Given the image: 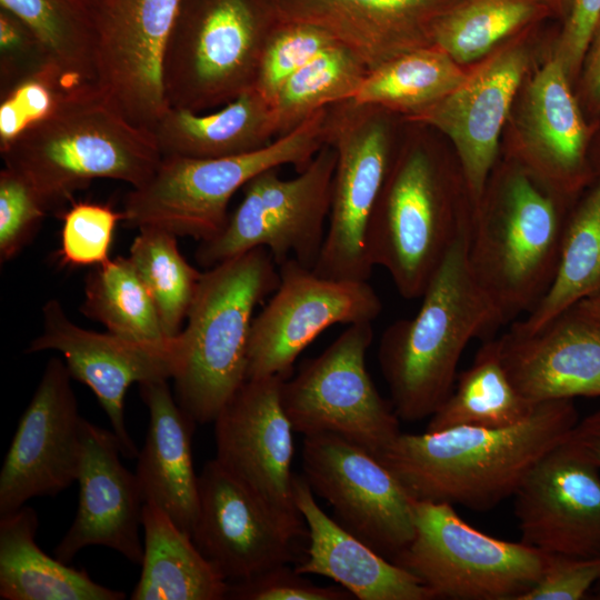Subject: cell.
I'll use <instances>...</instances> for the list:
<instances>
[{
	"label": "cell",
	"mask_w": 600,
	"mask_h": 600,
	"mask_svg": "<svg viewBox=\"0 0 600 600\" xmlns=\"http://www.w3.org/2000/svg\"><path fill=\"white\" fill-rule=\"evenodd\" d=\"M577 97L583 113L600 116V17L592 32L582 67L576 82Z\"/></svg>",
	"instance_id": "obj_47"
},
{
	"label": "cell",
	"mask_w": 600,
	"mask_h": 600,
	"mask_svg": "<svg viewBox=\"0 0 600 600\" xmlns=\"http://www.w3.org/2000/svg\"><path fill=\"white\" fill-rule=\"evenodd\" d=\"M369 70L348 49L333 46L293 73L272 101L276 138L290 133L317 111L352 99Z\"/></svg>",
	"instance_id": "obj_36"
},
{
	"label": "cell",
	"mask_w": 600,
	"mask_h": 600,
	"mask_svg": "<svg viewBox=\"0 0 600 600\" xmlns=\"http://www.w3.org/2000/svg\"><path fill=\"white\" fill-rule=\"evenodd\" d=\"M120 454L113 431L83 419L79 501L70 528L54 548L60 561L69 563L83 548L103 546L141 564L144 501L136 473L122 464Z\"/></svg>",
	"instance_id": "obj_22"
},
{
	"label": "cell",
	"mask_w": 600,
	"mask_h": 600,
	"mask_svg": "<svg viewBox=\"0 0 600 600\" xmlns=\"http://www.w3.org/2000/svg\"><path fill=\"white\" fill-rule=\"evenodd\" d=\"M517 37L469 71L447 96L404 118L450 139L472 207L494 170L500 134L528 68V52Z\"/></svg>",
	"instance_id": "obj_19"
},
{
	"label": "cell",
	"mask_w": 600,
	"mask_h": 600,
	"mask_svg": "<svg viewBox=\"0 0 600 600\" xmlns=\"http://www.w3.org/2000/svg\"><path fill=\"white\" fill-rule=\"evenodd\" d=\"M572 198L516 162L472 207L468 263L501 324L529 313L549 289Z\"/></svg>",
	"instance_id": "obj_3"
},
{
	"label": "cell",
	"mask_w": 600,
	"mask_h": 600,
	"mask_svg": "<svg viewBox=\"0 0 600 600\" xmlns=\"http://www.w3.org/2000/svg\"><path fill=\"white\" fill-rule=\"evenodd\" d=\"M336 163V150L324 144L292 179L280 178L279 168L258 173L241 189L242 200L223 230L200 241L197 262L211 268L266 248L278 267L293 258L313 269L326 239Z\"/></svg>",
	"instance_id": "obj_11"
},
{
	"label": "cell",
	"mask_w": 600,
	"mask_h": 600,
	"mask_svg": "<svg viewBox=\"0 0 600 600\" xmlns=\"http://www.w3.org/2000/svg\"><path fill=\"white\" fill-rule=\"evenodd\" d=\"M454 176L424 141L410 140L399 146L373 208L369 260L407 300L422 297L471 216L456 207L463 176Z\"/></svg>",
	"instance_id": "obj_6"
},
{
	"label": "cell",
	"mask_w": 600,
	"mask_h": 600,
	"mask_svg": "<svg viewBox=\"0 0 600 600\" xmlns=\"http://www.w3.org/2000/svg\"><path fill=\"white\" fill-rule=\"evenodd\" d=\"M22 21L47 58L69 77L96 83L90 17L69 0H0Z\"/></svg>",
	"instance_id": "obj_38"
},
{
	"label": "cell",
	"mask_w": 600,
	"mask_h": 600,
	"mask_svg": "<svg viewBox=\"0 0 600 600\" xmlns=\"http://www.w3.org/2000/svg\"><path fill=\"white\" fill-rule=\"evenodd\" d=\"M372 322L349 324L318 357L282 381L283 409L296 432L333 433L379 457L401 433L391 401L366 367Z\"/></svg>",
	"instance_id": "obj_12"
},
{
	"label": "cell",
	"mask_w": 600,
	"mask_h": 600,
	"mask_svg": "<svg viewBox=\"0 0 600 600\" xmlns=\"http://www.w3.org/2000/svg\"><path fill=\"white\" fill-rule=\"evenodd\" d=\"M198 514L191 534L202 556L228 581L300 561L303 519L274 510L214 458L198 476Z\"/></svg>",
	"instance_id": "obj_16"
},
{
	"label": "cell",
	"mask_w": 600,
	"mask_h": 600,
	"mask_svg": "<svg viewBox=\"0 0 600 600\" xmlns=\"http://www.w3.org/2000/svg\"><path fill=\"white\" fill-rule=\"evenodd\" d=\"M569 440L600 468V408L579 419Z\"/></svg>",
	"instance_id": "obj_48"
},
{
	"label": "cell",
	"mask_w": 600,
	"mask_h": 600,
	"mask_svg": "<svg viewBox=\"0 0 600 600\" xmlns=\"http://www.w3.org/2000/svg\"><path fill=\"white\" fill-rule=\"evenodd\" d=\"M326 108L288 134L244 154L197 159L163 156L152 177L123 204L127 227H153L199 241L219 234L232 196L258 173L291 164L302 171L324 146Z\"/></svg>",
	"instance_id": "obj_8"
},
{
	"label": "cell",
	"mask_w": 600,
	"mask_h": 600,
	"mask_svg": "<svg viewBox=\"0 0 600 600\" xmlns=\"http://www.w3.org/2000/svg\"><path fill=\"white\" fill-rule=\"evenodd\" d=\"M579 419L572 399L543 401L509 427L400 433L378 458L414 500L487 511L513 497L533 466L569 437Z\"/></svg>",
	"instance_id": "obj_1"
},
{
	"label": "cell",
	"mask_w": 600,
	"mask_h": 600,
	"mask_svg": "<svg viewBox=\"0 0 600 600\" xmlns=\"http://www.w3.org/2000/svg\"><path fill=\"white\" fill-rule=\"evenodd\" d=\"M578 303L600 319V290Z\"/></svg>",
	"instance_id": "obj_49"
},
{
	"label": "cell",
	"mask_w": 600,
	"mask_h": 600,
	"mask_svg": "<svg viewBox=\"0 0 600 600\" xmlns=\"http://www.w3.org/2000/svg\"><path fill=\"white\" fill-rule=\"evenodd\" d=\"M600 581V558L549 553L538 581L518 600H580Z\"/></svg>",
	"instance_id": "obj_44"
},
{
	"label": "cell",
	"mask_w": 600,
	"mask_h": 600,
	"mask_svg": "<svg viewBox=\"0 0 600 600\" xmlns=\"http://www.w3.org/2000/svg\"><path fill=\"white\" fill-rule=\"evenodd\" d=\"M60 263L69 267L107 262L113 232L123 213L109 204L74 202L62 216Z\"/></svg>",
	"instance_id": "obj_41"
},
{
	"label": "cell",
	"mask_w": 600,
	"mask_h": 600,
	"mask_svg": "<svg viewBox=\"0 0 600 600\" xmlns=\"http://www.w3.org/2000/svg\"><path fill=\"white\" fill-rule=\"evenodd\" d=\"M278 268L279 286L251 323L247 380L290 378L298 356L324 330L373 322L382 311L368 281L324 278L293 258Z\"/></svg>",
	"instance_id": "obj_14"
},
{
	"label": "cell",
	"mask_w": 600,
	"mask_h": 600,
	"mask_svg": "<svg viewBox=\"0 0 600 600\" xmlns=\"http://www.w3.org/2000/svg\"><path fill=\"white\" fill-rule=\"evenodd\" d=\"M139 389L149 410L148 431L134 472L142 499L163 510L191 537L199 501L192 460L197 422L181 409L168 380L143 382Z\"/></svg>",
	"instance_id": "obj_27"
},
{
	"label": "cell",
	"mask_w": 600,
	"mask_h": 600,
	"mask_svg": "<svg viewBox=\"0 0 600 600\" xmlns=\"http://www.w3.org/2000/svg\"><path fill=\"white\" fill-rule=\"evenodd\" d=\"M337 44L319 27L284 20L266 47L254 89L272 103L282 84L293 73Z\"/></svg>",
	"instance_id": "obj_40"
},
{
	"label": "cell",
	"mask_w": 600,
	"mask_h": 600,
	"mask_svg": "<svg viewBox=\"0 0 600 600\" xmlns=\"http://www.w3.org/2000/svg\"><path fill=\"white\" fill-rule=\"evenodd\" d=\"M537 403L513 386L497 339H488L472 364L462 371L443 404L430 417L426 431L470 426L503 428L526 419Z\"/></svg>",
	"instance_id": "obj_32"
},
{
	"label": "cell",
	"mask_w": 600,
	"mask_h": 600,
	"mask_svg": "<svg viewBox=\"0 0 600 600\" xmlns=\"http://www.w3.org/2000/svg\"><path fill=\"white\" fill-rule=\"evenodd\" d=\"M403 117L353 99L326 107L324 144L337 153L326 239L313 271L324 278L368 281L370 218L399 148Z\"/></svg>",
	"instance_id": "obj_9"
},
{
	"label": "cell",
	"mask_w": 600,
	"mask_h": 600,
	"mask_svg": "<svg viewBox=\"0 0 600 600\" xmlns=\"http://www.w3.org/2000/svg\"><path fill=\"white\" fill-rule=\"evenodd\" d=\"M302 469L333 519L383 557L392 560L411 541L414 499L377 456L333 433L311 434Z\"/></svg>",
	"instance_id": "obj_15"
},
{
	"label": "cell",
	"mask_w": 600,
	"mask_h": 600,
	"mask_svg": "<svg viewBox=\"0 0 600 600\" xmlns=\"http://www.w3.org/2000/svg\"><path fill=\"white\" fill-rule=\"evenodd\" d=\"M414 533L392 559L434 596L518 600L540 578L549 553L473 528L447 502L413 500Z\"/></svg>",
	"instance_id": "obj_10"
},
{
	"label": "cell",
	"mask_w": 600,
	"mask_h": 600,
	"mask_svg": "<svg viewBox=\"0 0 600 600\" xmlns=\"http://www.w3.org/2000/svg\"><path fill=\"white\" fill-rule=\"evenodd\" d=\"M152 132L162 157L197 159L244 154L276 139L272 104L254 88L210 113L170 107Z\"/></svg>",
	"instance_id": "obj_28"
},
{
	"label": "cell",
	"mask_w": 600,
	"mask_h": 600,
	"mask_svg": "<svg viewBox=\"0 0 600 600\" xmlns=\"http://www.w3.org/2000/svg\"><path fill=\"white\" fill-rule=\"evenodd\" d=\"M468 73L434 46L409 52L369 71L352 99L408 118L447 96L466 80Z\"/></svg>",
	"instance_id": "obj_34"
},
{
	"label": "cell",
	"mask_w": 600,
	"mask_h": 600,
	"mask_svg": "<svg viewBox=\"0 0 600 600\" xmlns=\"http://www.w3.org/2000/svg\"><path fill=\"white\" fill-rule=\"evenodd\" d=\"M48 210L28 182L3 167L0 171V260L17 257L38 232Z\"/></svg>",
	"instance_id": "obj_42"
},
{
	"label": "cell",
	"mask_w": 600,
	"mask_h": 600,
	"mask_svg": "<svg viewBox=\"0 0 600 600\" xmlns=\"http://www.w3.org/2000/svg\"><path fill=\"white\" fill-rule=\"evenodd\" d=\"M86 83L90 82L76 80L47 61L0 91V151Z\"/></svg>",
	"instance_id": "obj_39"
},
{
	"label": "cell",
	"mask_w": 600,
	"mask_h": 600,
	"mask_svg": "<svg viewBox=\"0 0 600 600\" xmlns=\"http://www.w3.org/2000/svg\"><path fill=\"white\" fill-rule=\"evenodd\" d=\"M42 316L43 330L26 352L62 353L71 378L89 387L107 413L122 456L137 458L139 450L124 422L126 393L133 383L173 379L180 362L178 337L151 344L90 331L74 324L56 299L46 302Z\"/></svg>",
	"instance_id": "obj_18"
},
{
	"label": "cell",
	"mask_w": 600,
	"mask_h": 600,
	"mask_svg": "<svg viewBox=\"0 0 600 600\" xmlns=\"http://www.w3.org/2000/svg\"><path fill=\"white\" fill-rule=\"evenodd\" d=\"M0 152L48 212L96 179L141 187L162 159L153 132L131 123L96 83L70 91Z\"/></svg>",
	"instance_id": "obj_4"
},
{
	"label": "cell",
	"mask_w": 600,
	"mask_h": 600,
	"mask_svg": "<svg viewBox=\"0 0 600 600\" xmlns=\"http://www.w3.org/2000/svg\"><path fill=\"white\" fill-rule=\"evenodd\" d=\"M66 363L52 357L22 413L0 472V517L78 479L83 419Z\"/></svg>",
	"instance_id": "obj_17"
},
{
	"label": "cell",
	"mask_w": 600,
	"mask_h": 600,
	"mask_svg": "<svg viewBox=\"0 0 600 600\" xmlns=\"http://www.w3.org/2000/svg\"><path fill=\"white\" fill-rule=\"evenodd\" d=\"M279 376L248 379L216 418V459L281 514L303 519L293 499L292 424Z\"/></svg>",
	"instance_id": "obj_21"
},
{
	"label": "cell",
	"mask_w": 600,
	"mask_h": 600,
	"mask_svg": "<svg viewBox=\"0 0 600 600\" xmlns=\"http://www.w3.org/2000/svg\"><path fill=\"white\" fill-rule=\"evenodd\" d=\"M571 1H572V0H561L562 6H563V9H564V17H566V14H567V12H568V10H569V7H570V4H571Z\"/></svg>",
	"instance_id": "obj_51"
},
{
	"label": "cell",
	"mask_w": 600,
	"mask_h": 600,
	"mask_svg": "<svg viewBox=\"0 0 600 600\" xmlns=\"http://www.w3.org/2000/svg\"><path fill=\"white\" fill-rule=\"evenodd\" d=\"M180 0H98L89 12L96 84L134 126L169 109L163 62Z\"/></svg>",
	"instance_id": "obj_13"
},
{
	"label": "cell",
	"mask_w": 600,
	"mask_h": 600,
	"mask_svg": "<svg viewBox=\"0 0 600 600\" xmlns=\"http://www.w3.org/2000/svg\"><path fill=\"white\" fill-rule=\"evenodd\" d=\"M524 139L517 162L560 192L576 197L589 182L590 127L562 63L552 54L529 82Z\"/></svg>",
	"instance_id": "obj_25"
},
{
	"label": "cell",
	"mask_w": 600,
	"mask_h": 600,
	"mask_svg": "<svg viewBox=\"0 0 600 600\" xmlns=\"http://www.w3.org/2000/svg\"><path fill=\"white\" fill-rule=\"evenodd\" d=\"M503 366L532 403L600 397V319L577 303L531 333L497 338Z\"/></svg>",
	"instance_id": "obj_24"
},
{
	"label": "cell",
	"mask_w": 600,
	"mask_h": 600,
	"mask_svg": "<svg viewBox=\"0 0 600 600\" xmlns=\"http://www.w3.org/2000/svg\"><path fill=\"white\" fill-rule=\"evenodd\" d=\"M143 559L131 600H222L228 581L159 507L142 510Z\"/></svg>",
	"instance_id": "obj_30"
},
{
	"label": "cell",
	"mask_w": 600,
	"mask_h": 600,
	"mask_svg": "<svg viewBox=\"0 0 600 600\" xmlns=\"http://www.w3.org/2000/svg\"><path fill=\"white\" fill-rule=\"evenodd\" d=\"M283 21L276 0H180L163 62L169 108L204 112L253 89Z\"/></svg>",
	"instance_id": "obj_7"
},
{
	"label": "cell",
	"mask_w": 600,
	"mask_h": 600,
	"mask_svg": "<svg viewBox=\"0 0 600 600\" xmlns=\"http://www.w3.org/2000/svg\"><path fill=\"white\" fill-rule=\"evenodd\" d=\"M289 564L262 571L249 579L228 582L226 599L233 600H350L342 587H322L303 578Z\"/></svg>",
	"instance_id": "obj_43"
},
{
	"label": "cell",
	"mask_w": 600,
	"mask_h": 600,
	"mask_svg": "<svg viewBox=\"0 0 600 600\" xmlns=\"http://www.w3.org/2000/svg\"><path fill=\"white\" fill-rule=\"evenodd\" d=\"M600 290V179L571 210L549 289L537 306L510 328L531 333Z\"/></svg>",
	"instance_id": "obj_31"
},
{
	"label": "cell",
	"mask_w": 600,
	"mask_h": 600,
	"mask_svg": "<svg viewBox=\"0 0 600 600\" xmlns=\"http://www.w3.org/2000/svg\"><path fill=\"white\" fill-rule=\"evenodd\" d=\"M138 230L128 259L149 291L166 334L176 338L187 320L202 272L181 254L176 234L153 227Z\"/></svg>",
	"instance_id": "obj_37"
},
{
	"label": "cell",
	"mask_w": 600,
	"mask_h": 600,
	"mask_svg": "<svg viewBox=\"0 0 600 600\" xmlns=\"http://www.w3.org/2000/svg\"><path fill=\"white\" fill-rule=\"evenodd\" d=\"M47 61L50 60L27 26L0 8V91Z\"/></svg>",
	"instance_id": "obj_45"
},
{
	"label": "cell",
	"mask_w": 600,
	"mask_h": 600,
	"mask_svg": "<svg viewBox=\"0 0 600 600\" xmlns=\"http://www.w3.org/2000/svg\"><path fill=\"white\" fill-rule=\"evenodd\" d=\"M550 18H564L561 0H464L441 22L436 47L464 66Z\"/></svg>",
	"instance_id": "obj_33"
},
{
	"label": "cell",
	"mask_w": 600,
	"mask_h": 600,
	"mask_svg": "<svg viewBox=\"0 0 600 600\" xmlns=\"http://www.w3.org/2000/svg\"><path fill=\"white\" fill-rule=\"evenodd\" d=\"M470 218L426 288L418 312L392 322L380 338L378 361L400 420L430 418L450 396L467 344L501 326L468 263Z\"/></svg>",
	"instance_id": "obj_2"
},
{
	"label": "cell",
	"mask_w": 600,
	"mask_h": 600,
	"mask_svg": "<svg viewBox=\"0 0 600 600\" xmlns=\"http://www.w3.org/2000/svg\"><path fill=\"white\" fill-rule=\"evenodd\" d=\"M596 587V598L597 599H600V581L594 586Z\"/></svg>",
	"instance_id": "obj_52"
},
{
	"label": "cell",
	"mask_w": 600,
	"mask_h": 600,
	"mask_svg": "<svg viewBox=\"0 0 600 600\" xmlns=\"http://www.w3.org/2000/svg\"><path fill=\"white\" fill-rule=\"evenodd\" d=\"M80 311L118 337L151 344L169 338L156 304L128 257L96 266L87 276Z\"/></svg>",
	"instance_id": "obj_35"
},
{
	"label": "cell",
	"mask_w": 600,
	"mask_h": 600,
	"mask_svg": "<svg viewBox=\"0 0 600 600\" xmlns=\"http://www.w3.org/2000/svg\"><path fill=\"white\" fill-rule=\"evenodd\" d=\"M513 498L523 543L600 558V468L569 437L533 466Z\"/></svg>",
	"instance_id": "obj_20"
},
{
	"label": "cell",
	"mask_w": 600,
	"mask_h": 600,
	"mask_svg": "<svg viewBox=\"0 0 600 600\" xmlns=\"http://www.w3.org/2000/svg\"><path fill=\"white\" fill-rule=\"evenodd\" d=\"M72 2L76 7L84 11L88 16L92 7L96 4L98 0H69Z\"/></svg>",
	"instance_id": "obj_50"
},
{
	"label": "cell",
	"mask_w": 600,
	"mask_h": 600,
	"mask_svg": "<svg viewBox=\"0 0 600 600\" xmlns=\"http://www.w3.org/2000/svg\"><path fill=\"white\" fill-rule=\"evenodd\" d=\"M293 499L309 540L306 557L294 567L299 573L330 578L359 600L434 599L413 574L329 517L302 474H294Z\"/></svg>",
	"instance_id": "obj_26"
},
{
	"label": "cell",
	"mask_w": 600,
	"mask_h": 600,
	"mask_svg": "<svg viewBox=\"0 0 600 600\" xmlns=\"http://www.w3.org/2000/svg\"><path fill=\"white\" fill-rule=\"evenodd\" d=\"M600 17V0H572L562 20L553 56L570 81L578 80L592 32Z\"/></svg>",
	"instance_id": "obj_46"
},
{
	"label": "cell",
	"mask_w": 600,
	"mask_h": 600,
	"mask_svg": "<svg viewBox=\"0 0 600 600\" xmlns=\"http://www.w3.org/2000/svg\"><path fill=\"white\" fill-rule=\"evenodd\" d=\"M464 0H276L283 20L328 32L369 70L436 46L444 18Z\"/></svg>",
	"instance_id": "obj_23"
},
{
	"label": "cell",
	"mask_w": 600,
	"mask_h": 600,
	"mask_svg": "<svg viewBox=\"0 0 600 600\" xmlns=\"http://www.w3.org/2000/svg\"><path fill=\"white\" fill-rule=\"evenodd\" d=\"M39 519L23 506L0 517V599L122 600L124 592L93 581L84 569L51 558L36 542Z\"/></svg>",
	"instance_id": "obj_29"
},
{
	"label": "cell",
	"mask_w": 600,
	"mask_h": 600,
	"mask_svg": "<svg viewBox=\"0 0 600 600\" xmlns=\"http://www.w3.org/2000/svg\"><path fill=\"white\" fill-rule=\"evenodd\" d=\"M279 269L256 248L202 272L186 327L177 336L176 400L197 423L213 422L247 381L256 307L279 286Z\"/></svg>",
	"instance_id": "obj_5"
}]
</instances>
